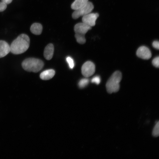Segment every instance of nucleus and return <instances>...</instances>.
Listing matches in <instances>:
<instances>
[{
	"label": "nucleus",
	"mask_w": 159,
	"mask_h": 159,
	"mask_svg": "<svg viewBox=\"0 0 159 159\" xmlns=\"http://www.w3.org/2000/svg\"><path fill=\"white\" fill-rule=\"evenodd\" d=\"M66 60L68 64L69 68L71 69H72L74 66V63L73 59L70 57L68 56L66 58Z\"/></svg>",
	"instance_id": "17"
},
{
	"label": "nucleus",
	"mask_w": 159,
	"mask_h": 159,
	"mask_svg": "<svg viewBox=\"0 0 159 159\" xmlns=\"http://www.w3.org/2000/svg\"><path fill=\"white\" fill-rule=\"evenodd\" d=\"M54 52V47L52 43L47 45L45 48L44 56V58L47 60H50L52 58Z\"/></svg>",
	"instance_id": "10"
},
{
	"label": "nucleus",
	"mask_w": 159,
	"mask_h": 159,
	"mask_svg": "<svg viewBox=\"0 0 159 159\" xmlns=\"http://www.w3.org/2000/svg\"><path fill=\"white\" fill-rule=\"evenodd\" d=\"M122 78L121 73L119 71H116L112 74L106 85V90L108 93L111 94L118 91Z\"/></svg>",
	"instance_id": "3"
},
{
	"label": "nucleus",
	"mask_w": 159,
	"mask_h": 159,
	"mask_svg": "<svg viewBox=\"0 0 159 159\" xmlns=\"http://www.w3.org/2000/svg\"><path fill=\"white\" fill-rule=\"evenodd\" d=\"M7 4L2 2H0V12H2L6 9Z\"/></svg>",
	"instance_id": "20"
},
{
	"label": "nucleus",
	"mask_w": 159,
	"mask_h": 159,
	"mask_svg": "<svg viewBox=\"0 0 159 159\" xmlns=\"http://www.w3.org/2000/svg\"><path fill=\"white\" fill-rule=\"evenodd\" d=\"M89 82V80L87 78H83L81 79L78 83L79 87L81 88L85 87L87 85Z\"/></svg>",
	"instance_id": "15"
},
{
	"label": "nucleus",
	"mask_w": 159,
	"mask_h": 159,
	"mask_svg": "<svg viewBox=\"0 0 159 159\" xmlns=\"http://www.w3.org/2000/svg\"><path fill=\"white\" fill-rule=\"evenodd\" d=\"M92 27L83 22L78 23L74 27V31L76 34L85 35Z\"/></svg>",
	"instance_id": "7"
},
{
	"label": "nucleus",
	"mask_w": 159,
	"mask_h": 159,
	"mask_svg": "<svg viewBox=\"0 0 159 159\" xmlns=\"http://www.w3.org/2000/svg\"><path fill=\"white\" fill-rule=\"evenodd\" d=\"M101 81L100 77L98 76H96L93 77L91 80V82L92 83H95L98 85L99 84Z\"/></svg>",
	"instance_id": "18"
},
{
	"label": "nucleus",
	"mask_w": 159,
	"mask_h": 159,
	"mask_svg": "<svg viewBox=\"0 0 159 159\" xmlns=\"http://www.w3.org/2000/svg\"><path fill=\"white\" fill-rule=\"evenodd\" d=\"M153 47L155 48L158 49L159 48V43L158 41H154L152 44Z\"/></svg>",
	"instance_id": "21"
},
{
	"label": "nucleus",
	"mask_w": 159,
	"mask_h": 159,
	"mask_svg": "<svg viewBox=\"0 0 159 159\" xmlns=\"http://www.w3.org/2000/svg\"><path fill=\"white\" fill-rule=\"evenodd\" d=\"M75 37L77 42L81 44H84L86 42L85 35L75 33Z\"/></svg>",
	"instance_id": "14"
},
{
	"label": "nucleus",
	"mask_w": 159,
	"mask_h": 159,
	"mask_svg": "<svg viewBox=\"0 0 159 159\" xmlns=\"http://www.w3.org/2000/svg\"><path fill=\"white\" fill-rule=\"evenodd\" d=\"M30 44V39L27 35L21 34L12 42L10 46V52L13 54H18L26 52Z\"/></svg>",
	"instance_id": "1"
},
{
	"label": "nucleus",
	"mask_w": 159,
	"mask_h": 159,
	"mask_svg": "<svg viewBox=\"0 0 159 159\" xmlns=\"http://www.w3.org/2000/svg\"><path fill=\"white\" fill-rule=\"evenodd\" d=\"M159 121L156 122V124L153 129L152 134L154 137H158L159 135Z\"/></svg>",
	"instance_id": "16"
},
{
	"label": "nucleus",
	"mask_w": 159,
	"mask_h": 159,
	"mask_svg": "<svg viewBox=\"0 0 159 159\" xmlns=\"http://www.w3.org/2000/svg\"><path fill=\"white\" fill-rule=\"evenodd\" d=\"M42 29V26L41 24L39 23H35L31 26L30 30L33 34L39 35L41 34Z\"/></svg>",
	"instance_id": "12"
},
{
	"label": "nucleus",
	"mask_w": 159,
	"mask_h": 159,
	"mask_svg": "<svg viewBox=\"0 0 159 159\" xmlns=\"http://www.w3.org/2000/svg\"><path fill=\"white\" fill-rule=\"evenodd\" d=\"M55 74V71L54 69H47L41 73L40 75V77L42 80H48L52 78Z\"/></svg>",
	"instance_id": "11"
},
{
	"label": "nucleus",
	"mask_w": 159,
	"mask_h": 159,
	"mask_svg": "<svg viewBox=\"0 0 159 159\" xmlns=\"http://www.w3.org/2000/svg\"><path fill=\"white\" fill-rule=\"evenodd\" d=\"M152 63L155 67L158 68L159 67V57L158 56L154 58L152 61Z\"/></svg>",
	"instance_id": "19"
},
{
	"label": "nucleus",
	"mask_w": 159,
	"mask_h": 159,
	"mask_svg": "<svg viewBox=\"0 0 159 159\" xmlns=\"http://www.w3.org/2000/svg\"><path fill=\"white\" fill-rule=\"evenodd\" d=\"M138 57L143 59H148L151 57V53L147 47L142 46L139 47L136 52Z\"/></svg>",
	"instance_id": "8"
},
{
	"label": "nucleus",
	"mask_w": 159,
	"mask_h": 159,
	"mask_svg": "<svg viewBox=\"0 0 159 159\" xmlns=\"http://www.w3.org/2000/svg\"><path fill=\"white\" fill-rule=\"evenodd\" d=\"M94 8V6L92 3L88 1L83 6L74 10L72 14V17L74 19H77L81 16H83L91 13Z\"/></svg>",
	"instance_id": "4"
},
{
	"label": "nucleus",
	"mask_w": 159,
	"mask_h": 159,
	"mask_svg": "<svg viewBox=\"0 0 159 159\" xmlns=\"http://www.w3.org/2000/svg\"><path fill=\"white\" fill-rule=\"evenodd\" d=\"M95 64L90 61L85 62L82 65L81 68L82 74L86 77L92 75L95 72Z\"/></svg>",
	"instance_id": "5"
},
{
	"label": "nucleus",
	"mask_w": 159,
	"mask_h": 159,
	"mask_svg": "<svg viewBox=\"0 0 159 159\" xmlns=\"http://www.w3.org/2000/svg\"><path fill=\"white\" fill-rule=\"evenodd\" d=\"M1 1L7 4H10L12 1V0H1Z\"/></svg>",
	"instance_id": "22"
},
{
	"label": "nucleus",
	"mask_w": 159,
	"mask_h": 159,
	"mask_svg": "<svg viewBox=\"0 0 159 159\" xmlns=\"http://www.w3.org/2000/svg\"><path fill=\"white\" fill-rule=\"evenodd\" d=\"M89 0H75L71 5V8L74 10L78 9L85 5Z\"/></svg>",
	"instance_id": "13"
},
{
	"label": "nucleus",
	"mask_w": 159,
	"mask_h": 159,
	"mask_svg": "<svg viewBox=\"0 0 159 159\" xmlns=\"http://www.w3.org/2000/svg\"><path fill=\"white\" fill-rule=\"evenodd\" d=\"M21 65L23 69L26 71L37 72L42 68L44 63L43 61L39 59L30 58L24 60Z\"/></svg>",
	"instance_id": "2"
},
{
	"label": "nucleus",
	"mask_w": 159,
	"mask_h": 159,
	"mask_svg": "<svg viewBox=\"0 0 159 159\" xmlns=\"http://www.w3.org/2000/svg\"><path fill=\"white\" fill-rule=\"evenodd\" d=\"M99 16L97 13H89L82 16V22L89 25L91 27L95 25L96 21Z\"/></svg>",
	"instance_id": "6"
},
{
	"label": "nucleus",
	"mask_w": 159,
	"mask_h": 159,
	"mask_svg": "<svg viewBox=\"0 0 159 159\" xmlns=\"http://www.w3.org/2000/svg\"><path fill=\"white\" fill-rule=\"evenodd\" d=\"M10 52V46L6 41L0 40V58L6 56Z\"/></svg>",
	"instance_id": "9"
}]
</instances>
